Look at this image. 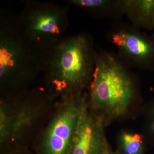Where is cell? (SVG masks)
Here are the masks:
<instances>
[{
  "instance_id": "obj_15",
  "label": "cell",
  "mask_w": 154,
  "mask_h": 154,
  "mask_svg": "<svg viewBox=\"0 0 154 154\" xmlns=\"http://www.w3.org/2000/svg\"><path fill=\"white\" fill-rule=\"evenodd\" d=\"M153 34H154V31H153Z\"/></svg>"
},
{
  "instance_id": "obj_4",
  "label": "cell",
  "mask_w": 154,
  "mask_h": 154,
  "mask_svg": "<svg viewBox=\"0 0 154 154\" xmlns=\"http://www.w3.org/2000/svg\"><path fill=\"white\" fill-rule=\"evenodd\" d=\"M69 5L27 1L18 15L28 36L48 55L66 37L69 24Z\"/></svg>"
},
{
  "instance_id": "obj_6",
  "label": "cell",
  "mask_w": 154,
  "mask_h": 154,
  "mask_svg": "<svg viewBox=\"0 0 154 154\" xmlns=\"http://www.w3.org/2000/svg\"><path fill=\"white\" fill-rule=\"evenodd\" d=\"M57 113L45 133L40 144L41 154H71L76 128L79 106L68 102Z\"/></svg>"
},
{
  "instance_id": "obj_10",
  "label": "cell",
  "mask_w": 154,
  "mask_h": 154,
  "mask_svg": "<svg viewBox=\"0 0 154 154\" xmlns=\"http://www.w3.org/2000/svg\"><path fill=\"white\" fill-rule=\"evenodd\" d=\"M38 108L29 105L22 106L11 113L10 139L21 137L39 116Z\"/></svg>"
},
{
  "instance_id": "obj_9",
  "label": "cell",
  "mask_w": 154,
  "mask_h": 154,
  "mask_svg": "<svg viewBox=\"0 0 154 154\" xmlns=\"http://www.w3.org/2000/svg\"><path fill=\"white\" fill-rule=\"evenodd\" d=\"M67 2L98 18L119 20L124 15L121 0H69Z\"/></svg>"
},
{
  "instance_id": "obj_2",
  "label": "cell",
  "mask_w": 154,
  "mask_h": 154,
  "mask_svg": "<svg viewBox=\"0 0 154 154\" xmlns=\"http://www.w3.org/2000/svg\"><path fill=\"white\" fill-rule=\"evenodd\" d=\"M96 53L89 33L65 37L50 53L44 70L56 92L78 93L90 82Z\"/></svg>"
},
{
  "instance_id": "obj_13",
  "label": "cell",
  "mask_w": 154,
  "mask_h": 154,
  "mask_svg": "<svg viewBox=\"0 0 154 154\" xmlns=\"http://www.w3.org/2000/svg\"><path fill=\"white\" fill-rule=\"evenodd\" d=\"M100 154H116L115 153L110 150L108 148L105 149L104 151H103Z\"/></svg>"
},
{
  "instance_id": "obj_5",
  "label": "cell",
  "mask_w": 154,
  "mask_h": 154,
  "mask_svg": "<svg viewBox=\"0 0 154 154\" xmlns=\"http://www.w3.org/2000/svg\"><path fill=\"white\" fill-rule=\"evenodd\" d=\"M108 38L128 66L154 71V34L144 33L131 24L115 23Z\"/></svg>"
},
{
  "instance_id": "obj_1",
  "label": "cell",
  "mask_w": 154,
  "mask_h": 154,
  "mask_svg": "<svg viewBox=\"0 0 154 154\" xmlns=\"http://www.w3.org/2000/svg\"><path fill=\"white\" fill-rule=\"evenodd\" d=\"M48 54L28 36L18 15L11 9L0 11V81L2 86L27 83L44 72Z\"/></svg>"
},
{
  "instance_id": "obj_7",
  "label": "cell",
  "mask_w": 154,
  "mask_h": 154,
  "mask_svg": "<svg viewBox=\"0 0 154 154\" xmlns=\"http://www.w3.org/2000/svg\"><path fill=\"white\" fill-rule=\"evenodd\" d=\"M85 105L79 106L71 154H100L107 148L103 120L91 114Z\"/></svg>"
},
{
  "instance_id": "obj_14",
  "label": "cell",
  "mask_w": 154,
  "mask_h": 154,
  "mask_svg": "<svg viewBox=\"0 0 154 154\" xmlns=\"http://www.w3.org/2000/svg\"><path fill=\"white\" fill-rule=\"evenodd\" d=\"M152 130H153V132L154 133V120L153 122V124H152Z\"/></svg>"
},
{
  "instance_id": "obj_11",
  "label": "cell",
  "mask_w": 154,
  "mask_h": 154,
  "mask_svg": "<svg viewBox=\"0 0 154 154\" xmlns=\"http://www.w3.org/2000/svg\"><path fill=\"white\" fill-rule=\"evenodd\" d=\"M120 147L123 154H143V141L140 135L125 132L120 137Z\"/></svg>"
},
{
  "instance_id": "obj_8",
  "label": "cell",
  "mask_w": 154,
  "mask_h": 154,
  "mask_svg": "<svg viewBox=\"0 0 154 154\" xmlns=\"http://www.w3.org/2000/svg\"><path fill=\"white\" fill-rule=\"evenodd\" d=\"M123 14L131 25L140 29L154 30V0H121Z\"/></svg>"
},
{
  "instance_id": "obj_3",
  "label": "cell",
  "mask_w": 154,
  "mask_h": 154,
  "mask_svg": "<svg viewBox=\"0 0 154 154\" xmlns=\"http://www.w3.org/2000/svg\"><path fill=\"white\" fill-rule=\"evenodd\" d=\"M127 67L118 56L104 51L96 52L90 99L95 108L110 117L125 114L135 96V85Z\"/></svg>"
},
{
  "instance_id": "obj_12",
  "label": "cell",
  "mask_w": 154,
  "mask_h": 154,
  "mask_svg": "<svg viewBox=\"0 0 154 154\" xmlns=\"http://www.w3.org/2000/svg\"><path fill=\"white\" fill-rule=\"evenodd\" d=\"M5 103L0 106V140L3 143L10 139L11 112Z\"/></svg>"
}]
</instances>
